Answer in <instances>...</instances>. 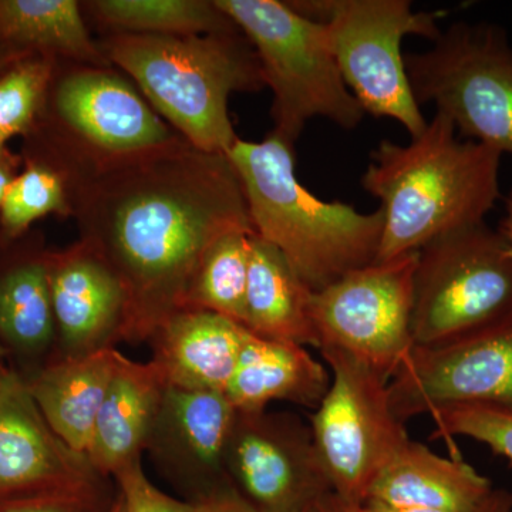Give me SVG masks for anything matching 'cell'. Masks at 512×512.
<instances>
[{
    "mask_svg": "<svg viewBox=\"0 0 512 512\" xmlns=\"http://www.w3.org/2000/svg\"><path fill=\"white\" fill-rule=\"evenodd\" d=\"M80 241L109 264L126 292V342H148L185 308L201 259L222 235L254 232L227 154L184 138L69 175Z\"/></svg>",
    "mask_w": 512,
    "mask_h": 512,
    "instance_id": "6da1fadb",
    "label": "cell"
},
{
    "mask_svg": "<svg viewBox=\"0 0 512 512\" xmlns=\"http://www.w3.org/2000/svg\"><path fill=\"white\" fill-rule=\"evenodd\" d=\"M362 175L380 201L384 225L376 262L419 252L456 229L485 222L501 200V156L461 141L444 114H434L409 144L383 140Z\"/></svg>",
    "mask_w": 512,
    "mask_h": 512,
    "instance_id": "7a4b0ae2",
    "label": "cell"
},
{
    "mask_svg": "<svg viewBox=\"0 0 512 512\" xmlns=\"http://www.w3.org/2000/svg\"><path fill=\"white\" fill-rule=\"evenodd\" d=\"M227 156L239 175L255 234L282 252L312 292L376 262L382 210L323 201L299 181L295 146L278 134L238 138Z\"/></svg>",
    "mask_w": 512,
    "mask_h": 512,
    "instance_id": "3957f363",
    "label": "cell"
},
{
    "mask_svg": "<svg viewBox=\"0 0 512 512\" xmlns=\"http://www.w3.org/2000/svg\"><path fill=\"white\" fill-rule=\"evenodd\" d=\"M178 136L205 153L227 154L238 136L229 97L258 92L265 80L254 47L241 32L207 36L110 33L100 43Z\"/></svg>",
    "mask_w": 512,
    "mask_h": 512,
    "instance_id": "277c9868",
    "label": "cell"
},
{
    "mask_svg": "<svg viewBox=\"0 0 512 512\" xmlns=\"http://www.w3.org/2000/svg\"><path fill=\"white\" fill-rule=\"evenodd\" d=\"M254 47L274 96V133L295 146L320 117L355 130L366 113L343 80L323 23L279 0H215Z\"/></svg>",
    "mask_w": 512,
    "mask_h": 512,
    "instance_id": "5b68a950",
    "label": "cell"
},
{
    "mask_svg": "<svg viewBox=\"0 0 512 512\" xmlns=\"http://www.w3.org/2000/svg\"><path fill=\"white\" fill-rule=\"evenodd\" d=\"M296 12L323 23L343 80L365 113L397 121L410 137L427 126L414 97L404 37L434 40L437 15L416 12L409 0H308L289 2Z\"/></svg>",
    "mask_w": 512,
    "mask_h": 512,
    "instance_id": "8992f818",
    "label": "cell"
},
{
    "mask_svg": "<svg viewBox=\"0 0 512 512\" xmlns=\"http://www.w3.org/2000/svg\"><path fill=\"white\" fill-rule=\"evenodd\" d=\"M404 60L420 106L434 104L461 136L512 156V46L504 28L456 22Z\"/></svg>",
    "mask_w": 512,
    "mask_h": 512,
    "instance_id": "52a82bcc",
    "label": "cell"
},
{
    "mask_svg": "<svg viewBox=\"0 0 512 512\" xmlns=\"http://www.w3.org/2000/svg\"><path fill=\"white\" fill-rule=\"evenodd\" d=\"M512 316V256L485 222L456 229L419 251L414 345L466 338Z\"/></svg>",
    "mask_w": 512,
    "mask_h": 512,
    "instance_id": "ba28073f",
    "label": "cell"
},
{
    "mask_svg": "<svg viewBox=\"0 0 512 512\" xmlns=\"http://www.w3.org/2000/svg\"><path fill=\"white\" fill-rule=\"evenodd\" d=\"M320 352L330 367V386L311 419L313 443L333 494L359 505L410 437L392 412L386 380L342 350Z\"/></svg>",
    "mask_w": 512,
    "mask_h": 512,
    "instance_id": "9c48e42d",
    "label": "cell"
},
{
    "mask_svg": "<svg viewBox=\"0 0 512 512\" xmlns=\"http://www.w3.org/2000/svg\"><path fill=\"white\" fill-rule=\"evenodd\" d=\"M62 138L57 167L72 175L170 146L183 138L113 66L73 64L50 84Z\"/></svg>",
    "mask_w": 512,
    "mask_h": 512,
    "instance_id": "30bf717a",
    "label": "cell"
},
{
    "mask_svg": "<svg viewBox=\"0 0 512 512\" xmlns=\"http://www.w3.org/2000/svg\"><path fill=\"white\" fill-rule=\"evenodd\" d=\"M419 252L373 262L312 292L319 350L335 348L387 383L413 349V296Z\"/></svg>",
    "mask_w": 512,
    "mask_h": 512,
    "instance_id": "8fae6325",
    "label": "cell"
},
{
    "mask_svg": "<svg viewBox=\"0 0 512 512\" xmlns=\"http://www.w3.org/2000/svg\"><path fill=\"white\" fill-rule=\"evenodd\" d=\"M387 396L403 423L463 404L512 409V316L466 338L414 345L387 383Z\"/></svg>",
    "mask_w": 512,
    "mask_h": 512,
    "instance_id": "7c38bea8",
    "label": "cell"
},
{
    "mask_svg": "<svg viewBox=\"0 0 512 512\" xmlns=\"http://www.w3.org/2000/svg\"><path fill=\"white\" fill-rule=\"evenodd\" d=\"M225 468L235 491L264 512H303L333 493L311 427L289 413L238 412Z\"/></svg>",
    "mask_w": 512,
    "mask_h": 512,
    "instance_id": "4fadbf2b",
    "label": "cell"
},
{
    "mask_svg": "<svg viewBox=\"0 0 512 512\" xmlns=\"http://www.w3.org/2000/svg\"><path fill=\"white\" fill-rule=\"evenodd\" d=\"M237 414L224 392L165 387L146 451L185 501L205 503L235 490L225 454Z\"/></svg>",
    "mask_w": 512,
    "mask_h": 512,
    "instance_id": "5bb4252c",
    "label": "cell"
},
{
    "mask_svg": "<svg viewBox=\"0 0 512 512\" xmlns=\"http://www.w3.org/2000/svg\"><path fill=\"white\" fill-rule=\"evenodd\" d=\"M86 454L49 426L28 383L5 370L0 384V501L103 483Z\"/></svg>",
    "mask_w": 512,
    "mask_h": 512,
    "instance_id": "9a60e30c",
    "label": "cell"
},
{
    "mask_svg": "<svg viewBox=\"0 0 512 512\" xmlns=\"http://www.w3.org/2000/svg\"><path fill=\"white\" fill-rule=\"evenodd\" d=\"M59 359L114 348L124 338L127 299L120 279L86 242L49 255Z\"/></svg>",
    "mask_w": 512,
    "mask_h": 512,
    "instance_id": "2e32d148",
    "label": "cell"
},
{
    "mask_svg": "<svg viewBox=\"0 0 512 512\" xmlns=\"http://www.w3.org/2000/svg\"><path fill=\"white\" fill-rule=\"evenodd\" d=\"M248 329L202 309H184L151 336L153 359L165 384L184 390L224 392L237 367Z\"/></svg>",
    "mask_w": 512,
    "mask_h": 512,
    "instance_id": "e0dca14e",
    "label": "cell"
},
{
    "mask_svg": "<svg viewBox=\"0 0 512 512\" xmlns=\"http://www.w3.org/2000/svg\"><path fill=\"white\" fill-rule=\"evenodd\" d=\"M167 387L153 362L120 355L87 448L86 456L101 476L116 477L141 460Z\"/></svg>",
    "mask_w": 512,
    "mask_h": 512,
    "instance_id": "ac0fdd59",
    "label": "cell"
},
{
    "mask_svg": "<svg viewBox=\"0 0 512 512\" xmlns=\"http://www.w3.org/2000/svg\"><path fill=\"white\" fill-rule=\"evenodd\" d=\"M493 484L458 458L441 457L410 439L380 470L366 500L441 512H476Z\"/></svg>",
    "mask_w": 512,
    "mask_h": 512,
    "instance_id": "d6986e66",
    "label": "cell"
},
{
    "mask_svg": "<svg viewBox=\"0 0 512 512\" xmlns=\"http://www.w3.org/2000/svg\"><path fill=\"white\" fill-rule=\"evenodd\" d=\"M330 386L326 367L295 343L261 338L249 332L225 394L241 413L289 402L316 409Z\"/></svg>",
    "mask_w": 512,
    "mask_h": 512,
    "instance_id": "ffe728a7",
    "label": "cell"
},
{
    "mask_svg": "<svg viewBox=\"0 0 512 512\" xmlns=\"http://www.w3.org/2000/svg\"><path fill=\"white\" fill-rule=\"evenodd\" d=\"M121 352L110 348L57 359L29 380V392L49 426L73 450L86 454Z\"/></svg>",
    "mask_w": 512,
    "mask_h": 512,
    "instance_id": "44dd1931",
    "label": "cell"
},
{
    "mask_svg": "<svg viewBox=\"0 0 512 512\" xmlns=\"http://www.w3.org/2000/svg\"><path fill=\"white\" fill-rule=\"evenodd\" d=\"M311 296L282 252L251 235L245 328L261 338L319 348Z\"/></svg>",
    "mask_w": 512,
    "mask_h": 512,
    "instance_id": "7402d4cb",
    "label": "cell"
},
{
    "mask_svg": "<svg viewBox=\"0 0 512 512\" xmlns=\"http://www.w3.org/2000/svg\"><path fill=\"white\" fill-rule=\"evenodd\" d=\"M76 0H0V40L73 64L111 66Z\"/></svg>",
    "mask_w": 512,
    "mask_h": 512,
    "instance_id": "603a6c76",
    "label": "cell"
},
{
    "mask_svg": "<svg viewBox=\"0 0 512 512\" xmlns=\"http://www.w3.org/2000/svg\"><path fill=\"white\" fill-rule=\"evenodd\" d=\"M110 33L207 36L241 32L215 0H93L83 2Z\"/></svg>",
    "mask_w": 512,
    "mask_h": 512,
    "instance_id": "cb8c5ba5",
    "label": "cell"
},
{
    "mask_svg": "<svg viewBox=\"0 0 512 512\" xmlns=\"http://www.w3.org/2000/svg\"><path fill=\"white\" fill-rule=\"evenodd\" d=\"M56 338L49 255L12 266L0 276V339L22 355L40 356Z\"/></svg>",
    "mask_w": 512,
    "mask_h": 512,
    "instance_id": "d4e9b609",
    "label": "cell"
},
{
    "mask_svg": "<svg viewBox=\"0 0 512 512\" xmlns=\"http://www.w3.org/2000/svg\"><path fill=\"white\" fill-rule=\"evenodd\" d=\"M251 235L234 229L211 245L192 276L184 309L218 313L244 326Z\"/></svg>",
    "mask_w": 512,
    "mask_h": 512,
    "instance_id": "484cf974",
    "label": "cell"
},
{
    "mask_svg": "<svg viewBox=\"0 0 512 512\" xmlns=\"http://www.w3.org/2000/svg\"><path fill=\"white\" fill-rule=\"evenodd\" d=\"M73 217L72 184L57 165L32 161L13 178L2 207V227L9 237H18L46 215Z\"/></svg>",
    "mask_w": 512,
    "mask_h": 512,
    "instance_id": "4316f807",
    "label": "cell"
},
{
    "mask_svg": "<svg viewBox=\"0 0 512 512\" xmlns=\"http://www.w3.org/2000/svg\"><path fill=\"white\" fill-rule=\"evenodd\" d=\"M55 57L20 60L0 76V143L30 130L55 76Z\"/></svg>",
    "mask_w": 512,
    "mask_h": 512,
    "instance_id": "83f0119b",
    "label": "cell"
},
{
    "mask_svg": "<svg viewBox=\"0 0 512 512\" xmlns=\"http://www.w3.org/2000/svg\"><path fill=\"white\" fill-rule=\"evenodd\" d=\"M434 437H467L512 464V409L488 404L444 407L430 414Z\"/></svg>",
    "mask_w": 512,
    "mask_h": 512,
    "instance_id": "f1b7e54d",
    "label": "cell"
},
{
    "mask_svg": "<svg viewBox=\"0 0 512 512\" xmlns=\"http://www.w3.org/2000/svg\"><path fill=\"white\" fill-rule=\"evenodd\" d=\"M117 494L103 483L0 501V512H109Z\"/></svg>",
    "mask_w": 512,
    "mask_h": 512,
    "instance_id": "f546056e",
    "label": "cell"
},
{
    "mask_svg": "<svg viewBox=\"0 0 512 512\" xmlns=\"http://www.w3.org/2000/svg\"><path fill=\"white\" fill-rule=\"evenodd\" d=\"M124 512H210V503H191L171 497L151 483L141 460L121 470L116 477Z\"/></svg>",
    "mask_w": 512,
    "mask_h": 512,
    "instance_id": "4dcf8cb0",
    "label": "cell"
},
{
    "mask_svg": "<svg viewBox=\"0 0 512 512\" xmlns=\"http://www.w3.org/2000/svg\"><path fill=\"white\" fill-rule=\"evenodd\" d=\"M208 503H210V512H264L249 504L235 490L227 491L220 497L212 498ZM303 512H318V505Z\"/></svg>",
    "mask_w": 512,
    "mask_h": 512,
    "instance_id": "1f68e13d",
    "label": "cell"
},
{
    "mask_svg": "<svg viewBox=\"0 0 512 512\" xmlns=\"http://www.w3.org/2000/svg\"><path fill=\"white\" fill-rule=\"evenodd\" d=\"M476 512H512V493L504 488H494Z\"/></svg>",
    "mask_w": 512,
    "mask_h": 512,
    "instance_id": "d6a6232c",
    "label": "cell"
},
{
    "mask_svg": "<svg viewBox=\"0 0 512 512\" xmlns=\"http://www.w3.org/2000/svg\"><path fill=\"white\" fill-rule=\"evenodd\" d=\"M355 512H441L426 510V508L399 507V505H390L379 503V501L367 500L362 504L355 505Z\"/></svg>",
    "mask_w": 512,
    "mask_h": 512,
    "instance_id": "836d02e7",
    "label": "cell"
},
{
    "mask_svg": "<svg viewBox=\"0 0 512 512\" xmlns=\"http://www.w3.org/2000/svg\"><path fill=\"white\" fill-rule=\"evenodd\" d=\"M505 212L504 217L501 218L500 227L497 231L500 232L507 247L508 254L512 256V188L508 192L507 197L504 198Z\"/></svg>",
    "mask_w": 512,
    "mask_h": 512,
    "instance_id": "e575fe53",
    "label": "cell"
},
{
    "mask_svg": "<svg viewBox=\"0 0 512 512\" xmlns=\"http://www.w3.org/2000/svg\"><path fill=\"white\" fill-rule=\"evenodd\" d=\"M318 512H355V505L345 503L338 495L330 493L318 504Z\"/></svg>",
    "mask_w": 512,
    "mask_h": 512,
    "instance_id": "d590c367",
    "label": "cell"
},
{
    "mask_svg": "<svg viewBox=\"0 0 512 512\" xmlns=\"http://www.w3.org/2000/svg\"><path fill=\"white\" fill-rule=\"evenodd\" d=\"M12 168V164L9 163V160H6L5 154L0 156V207H2L3 198H5L10 183L15 178Z\"/></svg>",
    "mask_w": 512,
    "mask_h": 512,
    "instance_id": "8d00e7d4",
    "label": "cell"
},
{
    "mask_svg": "<svg viewBox=\"0 0 512 512\" xmlns=\"http://www.w3.org/2000/svg\"><path fill=\"white\" fill-rule=\"evenodd\" d=\"M109 512H124L123 500H121L120 494H117L116 501H114L113 507L110 508Z\"/></svg>",
    "mask_w": 512,
    "mask_h": 512,
    "instance_id": "74e56055",
    "label": "cell"
},
{
    "mask_svg": "<svg viewBox=\"0 0 512 512\" xmlns=\"http://www.w3.org/2000/svg\"><path fill=\"white\" fill-rule=\"evenodd\" d=\"M5 154V146H3L2 143H0V156H3Z\"/></svg>",
    "mask_w": 512,
    "mask_h": 512,
    "instance_id": "f35d334b",
    "label": "cell"
},
{
    "mask_svg": "<svg viewBox=\"0 0 512 512\" xmlns=\"http://www.w3.org/2000/svg\"><path fill=\"white\" fill-rule=\"evenodd\" d=\"M3 375H5V370L0 367V384H2Z\"/></svg>",
    "mask_w": 512,
    "mask_h": 512,
    "instance_id": "ab89813d",
    "label": "cell"
},
{
    "mask_svg": "<svg viewBox=\"0 0 512 512\" xmlns=\"http://www.w3.org/2000/svg\"><path fill=\"white\" fill-rule=\"evenodd\" d=\"M3 356V346L2 343H0V359H2Z\"/></svg>",
    "mask_w": 512,
    "mask_h": 512,
    "instance_id": "60d3db41",
    "label": "cell"
}]
</instances>
